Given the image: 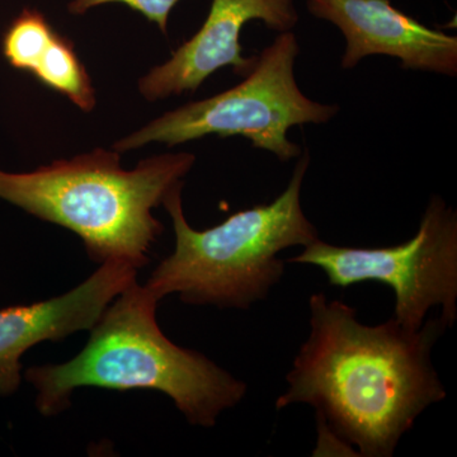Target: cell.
Wrapping results in <instances>:
<instances>
[{"label": "cell", "instance_id": "8", "mask_svg": "<svg viewBox=\"0 0 457 457\" xmlns=\"http://www.w3.org/2000/svg\"><path fill=\"white\" fill-rule=\"evenodd\" d=\"M312 16L338 27L345 38L343 69L368 56L395 57L408 71L456 77L457 37L429 29L390 0H306Z\"/></svg>", "mask_w": 457, "mask_h": 457}, {"label": "cell", "instance_id": "4", "mask_svg": "<svg viewBox=\"0 0 457 457\" xmlns=\"http://www.w3.org/2000/svg\"><path fill=\"white\" fill-rule=\"evenodd\" d=\"M311 154L297 158L285 191L270 204L233 213L206 230L188 224L183 212L180 180L168 192L163 206L174 230V249L153 270L146 288L161 302L179 295L188 305L249 311L264 302L285 275L281 252L319 239L302 206V189Z\"/></svg>", "mask_w": 457, "mask_h": 457}, {"label": "cell", "instance_id": "10", "mask_svg": "<svg viewBox=\"0 0 457 457\" xmlns=\"http://www.w3.org/2000/svg\"><path fill=\"white\" fill-rule=\"evenodd\" d=\"M47 88L65 96L83 112L90 113L97 106V92L73 42L55 33L31 71Z\"/></svg>", "mask_w": 457, "mask_h": 457}, {"label": "cell", "instance_id": "1", "mask_svg": "<svg viewBox=\"0 0 457 457\" xmlns=\"http://www.w3.org/2000/svg\"><path fill=\"white\" fill-rule=\"evenodd\" d=\"M311 332L276 411L314 408L317 425L363 457H392L417 418L447 392L432 352L446 332L441 317L409 330L392 318L378 326L357 319V309L324 293L309 299Z\"/></svg>", "mask_w": 457, "mask_h": 457}, {"label": "cell", "instance_id": "3", "mask_svg": "<svg viewBox=\"0 0 457 457\" xmlns=\"http://www.w3.org/2000/svg\"><path fill=\"white\" fill-rule=\"evenodd\" d=\"M195 163L192 153H168L128 170L121 153L96 147L25 173L0 170V200L73 231L90 261H125L139 270L164 230L153 210Z\"/></svg>", "mask_w": 457, "mask_h": 457}, {"label": "cell", "instance_id": "12", "mask_svg": "<svg viewBox=\"0 0 457 457\" xmlns=\"http://www.w3.org/2000/svg\"><path fill=\"white\" fill-rule=\"evenodd\" d=\"M180 0H68V12L73 16H83L90 9L104 4H123L145 17L158 26L159 31L168 36V22L173 8Z\"/></svg>", "mask_w": 457, "mask_h": 457}, {"label": "cell", "instance_id": "11", "mask_svg": "<svg viewBox=\"0 0 457 457\" xmlns=\"http://www.w3.org/2000/svg\"><path fill=\"white\" fill-rule=\"evenodd\" d=\"M56 32L38 9H22L3 35V56L12 68L31 74Z\"/></svg>", "mask_w": 457, "mask_h": 457}, {"label": "cell", "instance_id": "9", "mask_svg": "<svg viewBox=\"0 0 457 457\" xmlns=\"http://www.w3.org/2000/svg\"><path fill=\"white\" fill-rule=\"evenodd\" d=\"M137 270L128 262L110 260L64 295L0 309V396L13 395L20 389L21 359L29 348L90 330L107 306L137 282Z\"/></svg>", "mask_w": 457, "mask_h": 457}, {"label": "cell", "instance_id": "2", "mask_svg": "<svg viewBox=\"0 0 457 457\" xmlns=\"http://www.w3.org/2000/svg\"><path fill=\"white\" fill-rule=\"evenodd\" d=\"M158 303L145 285L134 282L90 328L86 347L73 360L27 370L42 416L68 411L75 390L88 386L163 393L189 425L204 428L237 407L248 392L245 381L167 338L156 320Z\"/></svg>", "mask_w": 457, "mask_h": 457}, {"label": "cell", "instance_id": "7", "mask_svg": "<svg viewBox=\"0 0 457 457\" xmlns=\"http://www.w3.org/2000/svg\"><path fill=\"white\" fill-rule=\"evenodd\" d=\"M249 21H262L273 31H291L299 22L294 0H212L209 16L189 40L163 64L150 69L137 82L141 97L162 101L196 92L219 69L231 66L245 77L257 57L243 56L242 29Z\"/></svg>", "mask_w": 457, "mask_h": 457}, {"label": "cell", "instance_id": "5", "mask_svg": "<svg viewBox=\"0 0 457 457\" xmlns=\"http://www.w3.org/2000/svg\"><path fill=\"white\" fill-rule=\"evenodd\" d=\"M299 54L296 36L279 33L255 59L243 82L156 117L111 149L126 153L153 143L173 147L218 135L245 137L255 149L267 150L281 162L299 158L302 146L288 139V130L308 123L321 125L339 112L338 104H319L299 88L295 79Z\"/></svg>", "mask_w": 457, "mask_h": 457}, {"label": "cell", "instance_id": "6", "mask_svg": "<svg viewBox=\"0 0 457 457\" xmlns=\"http://www.w3.org/2000/svg\"><path fill=\"white\" fill-rule=\"evenodd\" d=\"M286 263L318 267L336 287L389 286L395 295L393 318L409 330L420 329L436 306L447 327L455 326L457 213L440 196L429 198L416 236L402 245L357 248L317 239Z\"/></svg>", "mask_w": 457, "mask_h": 457}]
</instances>
